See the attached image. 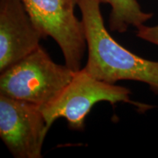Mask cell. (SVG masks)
Wrapping results in <instances>:
<instances>
[{
    "instance_id": "obj_1",
    "label": "cell",
    "mask_w": 158,
    "mask_h": 158,
    "mask_svg": "<svg viewBox=\"0 0 158 158\" xmlns=\"http://www.w3.org/2000/svg\"><path fill=\"white\" fill-rule=\"evenodd\" d=\"M100 0H79L88 59L84 70L94 78L115 84L129 80L145 83L158 94V62L148 60L124 48L105 26Z\"/></svg>"
},
{
    "instance_id": "obj_2",
    "label": "cell",
    "mask_w": 158,
    "mask_h": 158,
    "mask_svg": "<svg viewBox=\"0 0 158 158\" xmlns=\"http://www.w3.org/2000/svg\"><path fill=\"white\" fill-rule=\"evenodd\" d=\"M75 71L56 64L40 46L1 72L0 94L44 107L59 98Z\"/></svg>"
},
{
    "instance_id": "obj_3",
    "label": "cell",
    "mask_w": 158,
    "mask_h": 158,
    "mask_svg": "<svg viewBox=\"0 0 158 158\" xmlns=\"http://www.w3.org/2000/svg\"><path fill=\"white\" fill-rule=\"evenodd\" d=\"M130 94L129 89L99 80L82 68L75 72L72 81L56 100L40 109L48 130L56 120L62 117L71 130L83 131L86 116L98 102L106 101L112 105L125 102L135 106L141 113L153 108L133 101Z\"/></svg>"
},
{
    "instance_id": "obj_4",
    "label": "cell",
    "mask_w": 158,
    "mask_h": 158,
    "mask_svg": "<svg viewBox=\"0 0 158 158\" xmlns=\"http://www.w3.org/2000/svg\"><path fill=\"white\" fill-rule=\"evenodd\" d=\"M44 37H51L62 51L65 64L73 70L81 69L86 41L84 24L75 13L79 0H21Z\"/></svg>"
},
{
    "instance_id": "obj_5",
    "label": "cell",
    "mask_w": 158,
    "mask_h": 158,
    "mask_svg": "<svg viewBox=\"0 0 158 158\" xmlns=\"http://www.w3.org/2000/svg\"><path fill=\"white\" fill-rule=\"evenodd\" d=\"M40 108L0 94V137L15 158H40L48 132Z\"/></svg>"
},
{
    "instance_id": "obj_6",
    "label": "cell",
    "mask_w": 158,
    "mask_h": 158,
    "mask_svg": "<svg viewBox=\"0 0 158 158\" xmlns=\"http://www.w3.org/2000/svg\"><path fill=\"white\" fill-rule=\"evenodd\" d=\"M42 39L21 0H0V73L36 50Z\"/></svg>"
},
{
    "instance_id": "obj_7",
    "label": "cell",
    "mask_w": 158,
    "mask_h": 158,
    "mask_svg": "<svg viewBox=\"0 0 158 158\" xmlns=\"http://www.w3.org/2000/svg\"><path fill=\"white\" fill-rule=\"evenodd\" d=\"M111 7L109 27L113 31L124 33L130 27L138 28L144 25L153 14L142 10L137 0H100Z\"/></svg>"
},
{
    "instance_id": "obj_8",
    "label": "cell",
    "mask_w": 158,
    "mask_h": 158,
    "mask_svg": "<svg viewBox=\"0 0 158 158\" xmlns=\"http://www.w3.org/2000/svg\"><path fill=\"white\" fill-rule=\"evenodd\" d=\"M136 32L138 37L158 46V25L154 27L142 25L137 28Z\"/></svg>"
}]
</instances>
